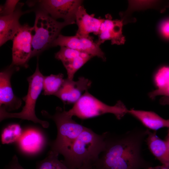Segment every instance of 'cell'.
I'll list each match as a JSON object with an SVG mask.
<instances>
[{
    "mask_svg": "<svg viewBox=\"0 0 169 169\" xmlns=\"http://www.w3.org/2000/svg\"><path fill=\"white\" fill-rule=\"evenodd\" d=\"M149 130L136 128L122 134L104 133L105 146L94 167L96 169H148L142 145Z\"/></svg>",
    "mask_w": 169,
    "mask_h": 169,
    "instance_id": "6da1fadb",
    "label": "cell"
},
{
    "mask_svg": "<svg viewBox=\"0 0 169 169\" xmlns=\"http://www.w3.org/2000/svg\"><path fill=\"white\" fill-rule=\"evenodd\" d=\"M105 146L104 133L99 135L86 127L61 161L69 169H79L85 165L94 167Z\"/></svg>",
    "mask_w": 169,
    "mask_h": 169,
    "instance_id": "7a4b0ae2",
    "label": "cell"
},
{
    "mask_svg": "<svg viewBox=\"0 0 169 169\" xmlns=\"http://www.w3.org/2000/svg\"><path fill=\"white\" fill-rule=\"evenodd\" d=\"M41 113L44 117L53 120L57 127V136L50 143V150L64 156L86 127L75 121L59 107H56L53 115L45 110Z\"/></svg>",
    "mask_w": 169,
    "mask_h": 169,
    "instance_id": "3957f363",
    "label": "cell"
},
{
    "mask_svg": "<svg viewBox=\"0 0 169 169\" xmlns=\"http://www.w3.org/2000/svg\"><path fill=\"white\" fill-rule=\"evenodd\" d=\"M128 110L121 101L119 100L113 106H110L103 103L86 91L72 108L66 114L72 117L76 116L84 120L94 117L107 113L114 115L120 120L127 114Z\"/></svg>",
    "mask_w": 169,
    "mask_h": 169,
    "instance_id": "277c9868",
    "label": "cell"
},
{
    "mask_svg": "<svg viewBox=\"0 0 169 169\" xmlns=\"http://www.w3.org/2000/svg\"><path fill=\"white\" fill-rule=\"evenodd\" d=\"M44 77L39 69L37 61L35 72L27 79L28 83V90L27 95L23 98L25 105L22 110L18 113H10L0 107L1 121L8 118H18L39 123L45 128L48 127L49 123L38 119L36 115L35 111L36 101L43 89Z\"/></svg>",
    "mask_w": 169,
    "mask_h": 169,
    "instance_id": "5b68a950",
    "label": "cell"
},
{
    "mask_svg": "<svg viewBox=\"0 0 169 169\" xmlns=\"http://www.w3.org/2000/svg\"><path fill=\"white\" fill-rule=\"evenodd\" d=\"M69 24L65 21L58 22L42 11L38 10L36 12L33 26L31 57L38 55L51 47L62 28Z\"/></svg>",
    "mask_w": 169,
    "mask_h": 169,
    "instance_id": "8992f818",
    "label": "cell"
},
{
    "mask_svg": "<svg viewBox=\"0 0 169 169\" xmlns=\"http://www.w3.org/2000/svg\"><path fill=\"white\" fill-rule=\"evenodd\" d=\"M33 27L28 24L21 25L14 34L12 40V61L11 65L27 68L28 63L31 58L32 43Z\"/></svg>",
    "mask_w": 169,
    "mask_h": 169,
    "instance_id": "52a82bcc",
    "label": "cell"
},
{
    "mask_svg": "<svg viewBox=\"0 0 169 169\" xmlns=\"http://www.w3.org/2000/svg\"><path fill=\"white\" fill-rule=\"evenodd\" d=\"M42 11L56 20L62 18L71 24L76 23V14L83 1L80 0H43L36 1Z\"/></svg>",
    "mask_w": 169,
    "mask_h": 169,
    "instance_id": "ba28073f",
    "label": "cell"
},
{
    "mask_svg": "<svg viewBox=\"0 0 169 169\" xmlns=\"http://www.w3.org/2000/svg\"><path fill=\"white\" fill-rule=\"evenodd\" d=\"M96 41L90 36L82 37L75 34L73 36H65L59 34L53 41L51 47H65L97 57L103 61L106 60L104 53Z\"/></svg>",
    "mask_w": 169,
    "mask_h": 169,
    "instance_id": "9c48e42d",
    "label": "cell"
},
{
    "mask_svg": "<svg viewBox=\"0 0 169 169\" xmlns=\"http://www.w3.org/2000/svg\"><path fill=\"white\" fill-rule=\"evenodd\" d=\"M19 68L11 64L0 73V105L6 111L18 109L22 105V101L14 95L11 84L12 74Z\"/></svg>",
    "mask_w": 169,
    "mask_h": 169,
    "instance_id": "30bf717a",
    "label": "cell"
},
{
    "mask_svg": "<svg viewBox=\"0 0 169 169\" xmlns=\"http://www.w3.org/2000/svg\"><path fill=\"white\" fill-rule=\"evenodd\" d=\"M91 84L90 80L83 77L79 78L77 81L68 78L64 79L60 88L54 95L64 104H74L81 97L83 92L87 91Z\"/></svg>",
    "mask_w": 169,
    "mask_h": 169,
    "instance_id": "8fae6325",
    "label": "cell"
},
{
    "mask_svg": "<svg viewBox=\"0 0 169 169\" xmlns=\"http://www.w3.org/2000/svg\"><path fill=\"white\" fill-rule=\"evenodd\" d=\"M122 21L113 20L111 16L107 15L102 22L96 41L100 45L105 41H111L113 44H120L124 41L122 34Z\"/></svg>",
    "mask_w": 169,
    "mask_h": 169,
    "instance_id": "7c38bea8",
    "label": "cell"
},
{
    "mask_svg": "<svg viewBox=\"0 0 169 169\" xmlns=\"http://www.w3.org/2000/svg\"><path fill=\"white\" fill-rule=\"evenodd\" d=\"M23 3H18L12 13L0 17V46H1L13 37L20 27L19 19L24 13L22 11Z\"/></svg>",
    "mask_w": 169,
    "mask_h": 169,
    "instance_id": "4fadbf2b",
    "label": "cell"
},
{
    "mask_svg": "<svg viewBox=\"0 0 169 169\" xmlns=\"http://www.w3.org/2000/svg\"><path fill=\"white\" fill-rule=\"evenodd\" d=\"M104 18H96L94 14L90 15L82 5L76 14L75 22L78 27L76 35L82 37H88L93 33L98 35Z\"/></svg>",
    "mask_w": 169,
    "mask_h": 169,
    "instance_id": "5bb4252c",
    "label": "cell"
},
{
    "mask_svg": "<svg viewBox=\"0 0 169 169\" xmlns=\"http://www.w3.org/2000/svg\"><path fill=\"white\" fill-rule=\"evenodd\" d=\"M17 142L22 151L32 154L36 153L42 149L45 143V139L39 131L30 129L22 133Z\"/></svg>",
    "mask_w": 169,
    "mask_h": 169,
    "instance_id": "9a60e30c",
    "label": "cell"
},
{
    "mask_svg": "<svg viewBox=\"0 0 169 169\" xmlns=\"http://www.w3.org/2000/svg\"><path fill=\"white\" fill-rule=\"evenodd\" d=\"M156 132L149 130L146 141L153 155L162 165L169 167V144L166 140L159 138Z\"/></svg>",
    "mask_w": 169,
    "mask_h": 169,
    "instance_id": "2e32d148",
    "label": "cell"
},
{
    "mask_svg": "<svg viewBox=\"0 0 169 169\" xmlns=\"http://www.w3.org/2000/svg\"><path fill=\"white\" fill-rule=\"evenodd\" d=\"M129 114L139 120L149 130L156 131L164 127L169 128V119H165L151 111L128 110Z\"/></svg>",
    "mask_w": 169,
    "mask_h": 169,
    "instance_id": "e0dca14e",
    "label": "cell"
},
{
    "mask_svg": "<svg viewBox=\"0 0 169 169\" xmlns=\"http://www.w3.org/2000/svg\"><path fill=\"white\" fill-rule=\"evenodd\" d=\"M63 74H51L44 77L43 85V92L44 95H54L61 86L64 79Z\"/></svg>",
    "mask_w": 169,
    "mask_h": 169,
    "instance_id": "ac0fdd59",
    "label": "cell"
},
{
    "mask_svg": "<svg viewBox=\"0 0 169 169\" xmlns=\"http://www.w3.org/2000/svg\"><path fill=\"white\" fill-rule=\"evenodd\" d=\"M93 57L89 54L83 53L80 55L63 63L67 71V78L73 80L74 75L77 70Z\"/></svg>",
    "mask_w": 169,
    "mask_h": 169,
    "instance_id": "d6986e66",
    "label": "cell"
},
{
    "mask_svg": "<svg viewBox=\"0 0 169 169\" xmlns=\"http://www.w3.org/2000/svg\"><path fill=\"white\" fill-rule=\"evenodd\" d=\"M59 154L50 150L44 159L36 163L35 169H69L58 159Z\"/></svg>",
    "mask_w": 169,
    "mask_h": 169,
    "instance_id": "ffe728a7",
    "label": "cell"
},
{
    "mask_svg": "<svg viewBox=\"0 0 169 169\" xmlns=\"http://www.w3.org/2000/svg\"><path fill=\"white\" fill-rule=\"evenodd\" d=\"M22 130L17 124L9 125L5 128L1 134V141L3 144H8L17 141L21 136Z\"/></svg>",
    "mask_w": 169,
    "mask_h": 169,
    "instance_id": "44dd1931",
    "label": "cell"
},
{
    "mask_svg": "<svg viewBox=\"0 0 169 169\" xmlns=\"http://www.w3.org/2000/svg\"><path fill=\"white\" fill-rule=\"evenodd\" d=\"M154 81L158 92L165 89L169 84V67L164 66L156 72L154 77Z\"/></svg>",
    "mask_w": 169,
    "mask_h": 169,
    "instance_id": "7402d4cb",
    "label": "cell"
},
{
    "mask_svg": "<svg viewBox=\"0 0 169 169\" xmlns=\"http://www.w3.org/2000/svg\"><path fill=\"white\" fill-rule=\"evenodd\" d=\"M18 0H6L3 5L0 6V16L9 15L15 10Z\"/></svg>",
    "mask_w": 169,
    "mask_h": 169,
    "instance_id": "603a6c76",
    "label": "cell"
},
{
    "mask_svg": "<svg viewBox=\"0 0 169 169\" xmlns=\"http://www.w3.org/2000/svg\"><path fill=\"white\" fill-rule=\"evenodd\" d=\"M3 169H25L20 164L17 156L14 155Z\"/></svg>",
    "mask_w": 169,
    "mask_h": 169,
    "instance_id": "cb8c5ba5",
    "label": "cell"
},
{
    "mask_svg": "<svg viewBox=\"0 0 169 169\" xmlns=\"http://www.w3.org/2000/svg\"><path fill=\"white\" fill-rule=\"evenodd\" d=\"M149 95L152 99L154 98L157 96L160 95L169 96V84L167 87L163 90L158 92L153 91L150 93Z\"/></svg>",
    "mask_w": 169,
    "mask_h": 169,
    "instance_id": "d4e9b609",
    "label": "cell"
},
{
    "mask_svg": "<svg viewBox=\"0 0 169 169\" xmlns=\"http://www.w3.org/2000/svg\"><path fill=\"white\" fill-rule=\"evenodd\" d=\"M161 31L164 36L169 38V21H166L163 23L161 27Z\"/></svg>",
    "mask_w": 169,
    "mask_h": 169,
    "instance_id": "484cf974",
    "label": "cell"
},
{
    "mask_svg": "<svg viewBox=\"0 0 169 169\" xmlns=\"http://www.w3.org/2000/svg\"><path fill=\"white\" fill-rule=\"evenodd\" d=\"M159 102L161 105H169V96H163L160 99Z\"/></svg>",
    "mask_w": 169,
    "mask_h": 169,
    "instance_id": "4316f807",
    "label": "cell"
},
{
    "mask_svg": "<svg viewBox=\"0 0 169 169\" xmlns=\"http://www.w3.org/2000/svg\"><path fill=\"white\" fill-rule=\"evenodd\" d=\"M79 169H96L93 166L90 165H85L82 166Z\"/></svg>",
    "mask_w": 169,
    "mask_h": 169,
    "instance_id": "83f0119b",
    "label": "cell"
},
{
    "mask_svg": "<svg viewBox=\"0 0 169 169\" xmlns=\"http://www.w3.org/2000/svg\"><path fill=\"white\" fill-rule=\"evenodd\" d=\"M160 166H158L156 167H150L148 169H160Z\"/></svg>",
    "mask_w": 169,
    "mask_h": 169,
    "instance_id": "f1b7e54d",
    "label": "cell"
},
{
    "mask_svg": "<svg viewBox=\"0 0 169 169\" xmlns=\"http://www.w3.org/2000/svg\"><path fill=\"white\" fill-rule=\"evenodd\" d=\"M160 169H169V167L166 166L162 165V166H160Z\"/></svg>",
    "mask_w": 169,
    "mask_h": 169,
    "instance_id": "f546056e",
    "label": "cell"
},
{
    "mask_svg": "<svg viewBox=\"0 0 169 169\" xmlns=\"http://www.w3.org/2000/svg\"><path fill=\"white\" fill-rule=\"evenodd\" d=\"M167 139H169V130L168 131V133L167 135Z\"/></svg>",
    "mask_w": 169,
    "mask_h": 169,
    "instance_id": "4dcf8cb0",
    "label": "cell"
}]
</instances>
